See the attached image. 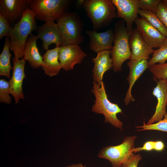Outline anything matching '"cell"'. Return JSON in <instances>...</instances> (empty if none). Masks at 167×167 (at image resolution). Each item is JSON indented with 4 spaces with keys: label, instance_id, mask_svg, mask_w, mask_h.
Listing matches in <instances>:
<instances>
[{
    "label": "cell",
    "instance_id": "10",
    "mask_svg": "<svg viewBox=\"0 0 167 167\" xmlns=\"http://www.w3.org/2000/svg\"><path fill=\"white\" fill-rule=\"evenodd\" d=\"M31 0H0V12L11 24L14 25L22 18L25 11L30 8Z\"/></svg>",
    "mask_w": 167,
    "mask_h": 167
},
{
    "label": "cell",
    "instance_id": "26",
    "mask_svg": "<svg viewBox=\"0 0 167 167\" xmlns=\"http://www.w3.org/2000/svg\"><path fill=\"white\" fill-rule=\"evenodd\" d=\"M10 86L9 82L4 79L0 80V102L7 104H10L12 99L10 96Z\"/></svg>",
    "mask_w": 167,
    "mask_h": 167
},
{
    "label": "cell",
    "instance_id": "2",
    "mask_svg": "<svg viewBox=\"0 0 167 167\" xmlns=\"http://www.w3.org/2000/svg\"><path fill=\"white\" fill-rule=\"evenodd\" d=\"M93 84L91 91L94 94L95 100L92 107V112L103 114L105 123H109L122 131L123 123L118 118L117 114L122 113V109L118 104L112 103L108 99L103 81L98 83L93 80Z\"/></svg>",
    "mask_w": 167,
    "mask_h": 167
},
{
    "label": "cell",
    "instance_id": "19",
    "mask_svg": "<svg viewBox=\"0 0 167 167\" xmlns=\"http://www.w3.org/2000/svg\"><path fill=\"white\" fill-rule=\"evenodd\" d=\"M38 39L37 35H30L27 40L24 48V57L34 69L38 68L43 64V56L39 53L36 45Z\"/></svg>",
    "mask_w": 167,
    "mask_h": 167
},
{
    "label": "cell",
    "instance_id": "34",
    "mask_svg": "<svg viewBox=\"0 0 167 167\" xmlns=\"http://www.w3.org/2000/svg\"><path fill=\"white\" fill-rule=\"evenodd\" d=\"M162 2L167 7V0H162Z\"/></svg>",
    "mask_w": 167,
    "mask_h": 167
},
{
    "label": "cell",
    "instance_id": "13",
    "mask_svg": "<svg viewBox=\"0 0 167 167\" xmlns=\"http://www.w3.org/2000/svg\"><path fill=\"white\" fill-rule=\"evenodd\" d=\"M36 31L38 38L43 42L42 47L45 50H47L52 44H55L56 46H60L61 35L59 27L54 21L45 22L43 24L37 27Z\"/></svg>",
    "mask_w": 167,
    "mask_h": 167
},
{
    "label": "cell",
    "instance_id": "24",
    "mask_svg": "<svg viewBox=\"0 0 167 167\" xmlns=\"http://www.w3.org/2000/svg\"><path fill=\"white\" fill-rule=\"evenodd\" d=\"M164 118L155 123L147 125L144 122L142 126H137L136 128H139L138 131L145 130H156L167 132V112L165 113Z\"/></svg>",
    "mask_w": 167,
    "mask_h": 167
},
{
    "label": "cell",
    "instance_id": "29",
    "mask_svg": "<svg viewBox=\"0 0 167 167\" xmlns=\"http://www.w3.org/2000/svg\"><path fill=\"white\" fill-rule=\"evenodd\" d=\"M156 14L167 29V7L162 0L158 6Z\"/></svg>",
    "mask_w": 167,
    "mask_h": 167
},
{
    "label": "cell",
    "instance_id": "17",
    "mask_svg": "<svg viewBox=\"0 0 167 167\" xmlns=\"http://www.w3.org/2000/svg\"><path fill=\"white\" fill-rule=\"evenodd\" d=\"M148 61L146 60L137 61L130 59L127 62L129 72L126 79L129 86L124 100L126 105H128L131 101L133 102L135 100L131 94L132 88L135 82L144 71L149 68Z\"/></svg>",
    "mask_w": 167,
    "mask_h": 167
},
{
    "label": "cell",
    "instance_id": "30",
    "mask_svg": "<svg viewBox=\"0 0 167 167\" xmlns=\"http://www.w3.org/2000/svg\"><path fill=\"white\" fill-rule=\"evenodd\" d=\"M142 159L139 154H135L133 153L122 167H138L139 163Z\"/></svg>",
    "mask_w": 167,
    "mask_h": 167
},
{
    "label": "cell",
    "instance_id": "25",
    "mask_svg": "<svg viewBox=\"0 0 167 167\" xmlns=\"http://www.w3.org/2000/svg\"><path fill=\"white\" fill-rule=\"evenodd\" d=\"M149 68L155 80L167 79V62L156 64L150 66Z\"/></svg>",
    "mask_w": 167,
    "mask_h": 167
},
{
    "label": "cell",
    "instance_id": "7",
    "mask_svg": "<svg viewBox=\"0 0 167 167\" xmlns=\"http://www.w3.org/2000/svg\"><path fill=\"white\" fill-rule=\"evenodd\" d=\"M70 0H31L30 9L36 14L35 19L44 21H54L65 11Z\"/></svg>",
    "mask_w": 167,
    "mask_h": 167
},
{
    "label": "cell",
    "instance_id": "22",
    "mask_svg": "<svg viewBox=\"0 0 167 167\" xmlns=\"http://www.w3.org/2000/svg\"><path fill=\"white\" fill-rule=\"evenodd\" d=\"M138 14L141 18L147 20L164 36L167 38V29L156 14L150 11L139 9L138 11Z\"/></svg>",
    "mask_w": 167,
    "mask_h": 167
},
{
    "label": "cell",
    "instance_id": "12",
    "mask_svg": "<svg viewBox=\"0 0 167 167\" xmlns=\"http://www.w3.org/2000/svg\"><path fill=\"white\" fill-rule=\"evenodd\" d=\"M135 23L144 40L152 48H159L166 38L143 18L138 17Z\"/></svg>",
    "mask_w": 167,
    "mask_h": 167
},
{
    "label": "cell",
    "instance_id": "18",
    "mask_svg": "<svg viewBox=\"0 0 167 167\" xmlns=\"http://www.w3.org/2000/svg\"><path fill=\"white\" fill-rule=\"evenodd\" d=\"M111 53V50H103L98 53L96 57L92 58V62L94 64L92 71L93 80L98 83L102 81L104 73L112 67Z\"/></svg>",
    "mask_w": 167,
    "mask_h": 167
},
{
    "label": "cell",
    "instance_id": "8",
    "mask_svg": "<svg viewBox=\"0 0 167 167\" xmlns=\"http://www.w3.org/2000/svg\"><path fill=\"white\" fill-rule=\"evenodd\" d=\"M86 56L79 44L59 47L58 60L62 69L66 71L74 69L75 64H81Z\"/></svg>",
    "mask_w": 167,
    "mask_h": 167
},
{
    "label": "cell",
    "instance_id": "3",
    "mask_svg": "<svg viewBox=\"0 0 167 167\" xmlns=\"http://www.w3.org/2000/svg\"><path fill=\"white\" fill-rule=\"evenodd\" d=\"M114 33L113 45L111 50L113 71L121 72L124 62L131 59V53L129 45L130 33L125 26L124 21L116 24Z\"/></svg>",
    "mask_w": 167,
    "mask_h": 167
},
{
    "label": "cell",
    "instance_id": "14",
    "mask_svg": "<svg viewBox=\"0 0 167 167\" xmlns=\"http://www.w3.org/2000/svg\"><path fill=\"white\" fill-rule=\"evenodd\" d=\"M129 42L131 53V60H150L149 56L154 50L146 42L136 28L133 29L131 33Z\"/></svg>",
    "mask_w": 167,
    "mask_h": 167
},
{
    "label": "cell",
    "instance_id": "31",
    "mask_svg": "<svg viewBox=\"0 0 167 167\" xmlns=\"http://www.w3.org/2000/svg\"><path fill=\"white\" fill-rule=\"evenodd\" d=\"M155 141H146L142 147L134 148L132 150V153H136L142 151H151L154 150Z\"/></svg>",
    "mask_w": 167,
    "mask_h": 167
},
{
    "label": "cell",
    "instance_id": "1",
    "mask_svg": "<svg viewBox=\"0 0 167 167\" xmlns=\"http://www.w3.org/2000/svg\"><path fill=\"white\" fill-rule=\"evenodd\" d=\"M36 14L30 8L27 9L20 20L12 27L9 36L10 37V50L14 57L19 59L24 57L25 43L32 32L36 30Z\"/></svg>",
    "mask_w": 167,
    "mask_h": 167
},
{
    "label": "cell",
    "instance_id": "16",
    "mask_svg": "<svg viewBox=\"0 0 167 167\" xmlns=\"http://www.w3.org/2000/svg\"><path fill=\"white\" fill-rule=\"evenodd\" d=\"M87 34L89 37L90 49L98 53L104 50H111L114 41V33L110 29L104 32H97L95 30L87 31Z\"/></svg>",
    "mask_w": 167,
    "mask_h": 167
},
{
    "label": "cell",
    "instance_id": "15",
    "mask_svg": "<svg viewBox=\"0 0 167 167\" xmlns=\"http://www.w3.org/2000/svg\"><path fill=\"white\" fill-rule=\"evenodd\" d=\"M152 95L157 101L154 113L148 121L147 125L154 123L162 119L166 113L167 105V79L157 81V85L152 91Z\"/></svg>",
    "mask_w": 167,
    "mask_h": 167
},
{
    "label": "cell",
    "instance_id": "6",
    "mask_svg": "<svg viewBox=\"0 0 167 167\" xmlns=\"http://www.w3.org/2000/svg\"><path fill=\"white\" fill-rule=\"evenodd\" d=\"M135 135L126 136L121 144L104 147L98 154V157L108 160L112 167H122L133 153Z\"/></svg>",
    "mask_w": 167,
    "mask_h": 167
},
{
    "label": "cell",
    "instance_id": "4",
    "mask_svg": "<svg viewBox=\"0 0 167 167\" xmlns=\"http://www.w3.org/2000/svg\"><path fill=\"white\" fill-rule=\"evenodd\" d=\"M82 4L96 31L107 25L117 16L112 0H86Z\"/></svg>",
    "mask_w": 167,
    "mask_h": 167
},
{
    "label": "cell",
    "instance_id": "21",
    "mask_svg": "<svg viewBox=\"0 0 167 167\" xmlns=\"http://www.w3.org/2000/svg\"><path fill=\"white\" fill-rule=\"evenodd\" d=\"M10 37H6L2 51L0 55V75L11 78L10 71L12 67L11 65L10 58L11 54L10 52Z\"/></svg>",
    "mask_w": 167,
    "mask_h": 167
},
{
    "label": "cell",
    "instance_id": "20",
    "mask_svg": "<svg viewBox=\"0 0 167 167\" xmlns=\"http://www.w3.org/2000/svg\"><path fill=\"white\" fill-rule=\"evenodd\" d=\"M59 46L46 50L43 55V64L41 66L45 73L51 77L58 74L62 69L58 60Z\"/></svg>",
    "mask_w": 167,
    "mask_h": 167
},
{
    "label": "cell",
    "instance_id": "32",
    "mask_svg": "<svg viewBox=\"0 0 167 167\" xmlns=\"http://www.w3.org/2000/svg\"><path fill=\"white\" fill-rule=\"evenodd\" d=\"M165 145L161 140L155 141L154 150L161 152L164 150Z\"/></svg>",
    "mask_w": 167,
    "mask_h": 167
},
{
    "label": "cell",
    "instance_id": "33",
    "mask_svg": "<svg viewBox=\"0 0 167 167\" xmlns=\"http://www.w3.org/2000/svg\"><path fill=\"white\" fill-rule=\"evenodd\" d=\"M63 167H87L86 165H84L81 163L73 164L69 165Z\"/></svg>",
    "mask_w": 167,
    "mask_h": 167
},
{
    "label": "cell",
    "instance_id": "9",
    "mask_svg": "<svg viewBox=\"0 0 167 167\" xmlns=\"http://www.w3.org/2000/svg\"><path fill=\"white\" fill-rule=\"evenodd\" d=\"M26 61L24 57L21 59L15 57L12 59L13 73L9 82L10 93L14 97L15 104L18 103L20 99H24L22 84L24 79L26 78L24 72Z\"/></svg>",
    "mask_w": 167,
    "mask_h": 167
},
{
    "label": "cell",
    "instance_id": "27",
    "mask_svg": "<svg viewBox=\"0 0 167 167\" xmlns=\"http://www.w3.org/2000/svg\"><path fill=\"white\" fill-rule=\"evenodd\" d=\"M161 0H139L138 8L140 10L149 11L156 14Z\"/></svg>",
    "mask_w": 167,
    "mask_h": 167
},
{
    "label": "cell",
    "instance_id": "28",
    "mask_svg": "<svg viewBox=\"0 0 167 167\" xmlns=\"http://www.w3.org/2000/svg\"><path fill=\"white\" fill-rule=\"evenodd\" d=\"M12 28L8 19L0 12V39L9 36Z\"/></svg>",
    "mask_w": 167,
    "mask_h": 167
},
{
    "label": "cell",
    "instance_id": "23",
    "mask_svg": "<svg viewBox=\"0 0 167 167\" xmlns=\"http://www.w3.org/2000/svg\"><path fill=\"white\" fill-rule=\"evenodd\" d=\"M167 60V38L158 49L154 50L152 58L148 61L149 67L157 63L162 64Z\"/></svg>",
    "mask_w": 167,
    "mask_h": 167
},
{
    "label": "cell",
    "instance_id": "5",
    "mask_svg": "<svg viewBox=\"0 0 167 167\" xmlns=\"http://www.w3.org/2000/svg\"><path fill=\"white\" fill-rule=\"evenodd\" d=\"M56 20L62 36L60 47L79 44L84 41L83 23L76 13L65 11Z\"/></svg>",
    "mask_w": 167,
    "mask_h": 167
},
{
    "label": "cell",
    "instance_id": "11",
    "mask_svg": "<svg viewBox=\"0 0 167 167\" xmlns=\"http://www.w3.org/2000/svg\"><path fill=\"white\" fill-rule=\"evenodd\" d=\"M139 0H112L117 11V16L123 19L131 34L133 24L138 16Z\"/></svg>",
    "mask_w": 167,
    "mask_h": 167
}]
</instances>
